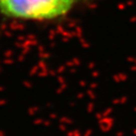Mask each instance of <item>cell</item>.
<instances>
[{
    "label": "cell",
    "mask_w": 136,
    "mask_h": 136,
    "mask_svg": "<svg viewBox=\"0 0 136 136\" xmlns=\"http://www.w3.org/2000/svg\"><path fill=\"white\" fill-rule=\"evenodd\" d=\"M83 0H0V13L19 20L45 21L64 17Z\"/></svg>",
    "instance_id": "obj_1"
}]
</instances>
